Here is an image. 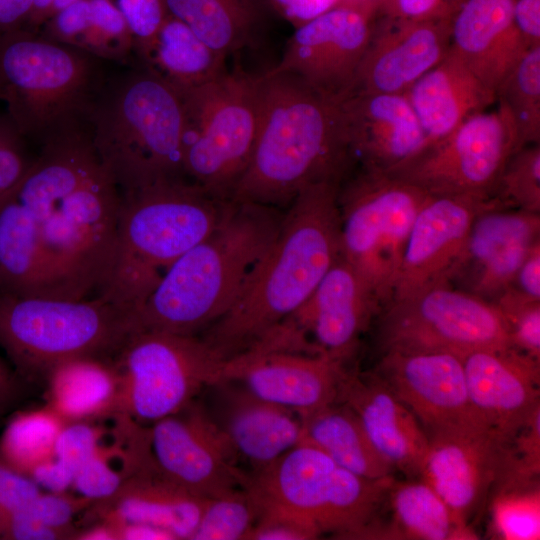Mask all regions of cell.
I'll use <instances>...</instances> for the list:
<instances>
[{
    "label": "cell",
    "mask_w": 540,
    "mask_h": 540,
    "mask_svg": "<svg viewBox=\"0 0 540 540\" xmlns=\"http://www.w3.org/2000/svg\"><path fill=\"white\" fill-rule=\"evenodd\" d=\"M101 59L20 30L0 38V92L26 139L41 145L87 127L108 76Z\"/></svg>",
    "instance_id": "52a82bcc"
},
{
    "label": "cell",
    "mask_w": 540,
    "mask_h": 540,
    "mask_svg": "<svg viewBox=\"0 0 540 540\" xmlns=\"http://www.w3.org/2000/svg\"><path fill=\"white\" fill-rule=\"evenodd\" d=\"M167 12L228 56L253 44L256 14L249 0H164Z\"/></svg>",
    "instance_id": "8d00e7d4"
},
{
    "label": "cell",
    "mask_w": 540,
    "mask_h": 540,
    "mask_svg": "<svg viewBox=\"0 0 540 540\" xmlns=\"http://www.w3.org/2000/svg\"><path fill=\"white\" fill-rule=\"evenodd\" d=\"M1 98H2V95H1V92H0V100H1Z\"/></svg>",
    "instance_id": "03108f58"
},
{
    "label": "cell",
    "mask_w": 540,
    "mask_h": 540,
    "mask_svg": "<svg viewBox=\"0 0 540 540\" xmlns=\"http://www.w3.org/2000/svg\"><path fill=\"white\" fill-rule=\"evenodd\" d=\"M225 59L169 13L149 47L137 57L140 65L178 91L203 85L223 74Z\"/></svg>",
    "instance_id": "836d02e7"
},
{
    "label": "cell",
    "mask_w": 540,
    "mask_h": 540,
    "mask_svg": "<svg viewBox=\"0 0 540 540\" xmlns=\"http://www.w3.org/2000/svg\"><path fill=\"white\" fill-rule=\"evenodd\" d=\"M495 98L511 119L520 147L540 143V45L531 47L498 86Z\"/></svg>",
    "instance_id": "f35d334b"
},
{
    "label": "cell",
    "mask_w": 540,
    "mask_h": 540,
    "mask_svg": "<svg viewBox=\"0 0 540 540\" xmlns=\"http://www.w3.org/2000/svg\"><path fill=\"white\" fill-rule=\"evenodd\" d=\"M499 208L540 213V143L512 154L490 195Z\"/></svg>",
    "instance_id": "60d3db41"
},
{
    "label": "cell",
    "mask_w": 540,
    "mask_h": 540,
    "mask_svg": "<svg viewBox=\"0 0 540 540\" xmlns=\"http://www.w3.org/2000/svg\"><path fill=\"white\" fill-rule=\"evenodd\" d=\"M341 107L354 165L390 172L428 146L404 94L350 93Z\"/></svg>",
    "instance_id": "d4e9b609"
},
{
    "label": "cell",
    "mask_w": 540,
    "mask_h": 540,
    "mask_svg": "<svg viewBox=\"0 0 540 540\" xmlns=\"http://www.w3.org/2000/svg\"><path fill=\"white\" fill-rule=\"evenodd\" d=\"M125 17L135 42V56L155 38L168 15L164 0H113Z\"/></svg>",
    "instance_id": "bcb514c9"
},
{
    "label": "cell",
    "mask_w": 540,
    "mask_h": 540,
    "mask_svg": "<svg viewBox=\"0 0 540 540\" xmlns=\"http://www.w3.org/2000/svg\"><path fill=\"white\" fill-rule=\"evenodd\" d=\"M91 502L81 496L67 495L66 492H48L38 495L23 508L32 518L45 526L70 533L76 537L71 525L74 515Z\"/></svg>",
    "instance_id": "7dc6e473"
},
{
    "label": "cell",
    "mask_w": 540,
    "mask_h": 540,
    "mask_svg": "<svg viewBox=\"0 0 540 540\" xmlns=\"http://www.w3.org/2000/svg\"><path fill=\"white\" fill-rule=\"evenodd\" d=\"M372 17L338 5L300 25L272 72L294 74L326 95L342 99L354 85Z\"/></svg>",
    "instance_id": "ac0fdd59"
},
{
    "label": "cell",
    "mask_w": 540,
    "mask_h": 540,
    "mask_svg": "<svg viewBox=\"0 0 540 540\" xmlns=\"http://www.w3.org/2000/svg\"><path fill=\"white\" fill-rule=\"evenodd\" d=\"M37 485L49 492H66L72 487L75 473L53 456L36 466L29 474Z\"/></svg>",
    "instance_id": "db71d44e"
},
{
    "label": "cell",
    "mask_w": 540,
    "mask_h": 540,
    "mask_svg": "<svg viewBox=\"0 0 540 540\" xmlns=\"http://www.w3.org/2000/svg\"><path fill=\"white\" fill-rule=\"evenodd\" d=\"M113 525V524H112ZM117 539L122 540H175L168 531L142 523L113 525Z\"/></svg>",
    "instance_id": "91938a15"
},
{
    "label": "cell",
    "mask_w": 540,
    "mask_h": 540,
    "mask_svg": "<svg viewBox=\"0 0 540 540\" xmlns=\"http://www.w3.org/2000/svg\"><path fill=\"white\" fill-rule=\"evenodd\" d=\"M381 1L382 0H340L339 3L342 2V4L339 5L354 8L372 17L373 13L380 8Z\"/></svg>",
    "instance_id": "be15d7a7"
},
{
    "label": "cell",
    "mask_w": 540,
    "mask_h": 540,
    "mask_svg": "<svg viewBox=\"0 0 540 540\" xmlns=\"http://www.w3.org/2000/svg\"><path fill=\"white\" fill-rule=\"evenodd\" d=\"M539 362L512 347L476 350L463 357L476 418L506 442L540 409Z\"/></svg>",
    "instance_id": "cb8c5ba5"
},
{
    "label": "cell",
    "mask_w": 540,
    "mask_h": 540,
    "mask_svg": "<svg viewBox=\"0 0 540 540\" xmlns=\"http://www.w3.org/2000/svg\"><path fill=\"white\" fill-rule=\"evenodd\" d=\"M101 431L87 420L65 423L56 440L53 457L76 472L98 451Z\"/></svg>",
    "instance_id": "f6af8a7d"
},
{
    "label": "cell",
    "mask_w": 540,
    "mask_h": 540,
    "mask_svg": "<svg viewBox=\"0 0 540 540\" xmlns=\"http://www.w3.org/2000/svg\"><path fill=\"white\" fill-rule=\"evenodd\" d=\"M113 364L119 376L113 416L149 426L222 381L225 360L199 336L141 331L127 341Z\"/></svg>",
    "instance_id": "7c38bea8"
},
{
    "label": "cell",
    "mask_w": 540,
    "mask_h": 540,
    "mask_svg": "<svg viewBox=\"0 0 540 540\" xmlns=\"http://www.w3.org/2000/svg\"><path fill=\"white\" fill-rule=\"evenodd\" d=\"M340 183L313 184L293 199L232 306L201 332L223 360L248 350L292 316L341 255Z\"/></svg>",
    "instance_id": "7a4b0ae2"
},
{
    "label": "cell",
    "mask_w": 540,
    "mask_h": 540,
    "mask_svg": "<svg viewBox=\"0 0 540 540\" xmlns=\"http://www.w3.org/2000/svg\"><path fill=\"white\" fill-rule=\"evenodd\" d=\"M510 287L528 298L540 300V241L521 263Z\"/></svg>",
    "instance_id": "11a10c76"
},
{
    "label": "cell",
    "mask_w": 540,
    "mask_h": 540,
    "mask_svg": "<svg viewBox=\"0 0 540 540\" xmlns=\"http://www.w3.org/2000/svg\"><path fill=\"white\" fill-rule=\"evenodd\" d=\"M53 0H34L33 9L28 21L27 29L38 32L48 20Z\"/></svg>",
    "instance_id": "94428289"
},
{
    "label": "cell",
    "mask_w": 540,
    "mask_h": 540,
    "mask_svg": "<svg viewBox=\"0 0 540 540\" xmlns=\"http://www.w3.org/2000/svg\"><path fill=\"white\" fill-rule=\"evenodd\" d=\"M26 138L8 114H0V200L11 193L28 172Z\"/></svg>",
    "instance_id": "ee69618b"
},
{
    "label": "cell",
    "mask_w": 540,
    "mask_h": 540,
    "mask_svg": "<svg viewBox=\"0 0 540 540\" xmlns=\"http://www.w3.org/2000/svg\"><path fill=\"white\" fill-rule=\"evenodd\" d=\"M392 477L372 480L336 464L302 441L267 467L249 473L260 507L294 515L339 538H368L379 520Z\"/></svg>",
    "instance_id": "9c48e42d"
},
{
    "label": "cell",
    "mask_w": 540,
    "mask_h": 540,
    "mask_svg": "<svg viewBox=\"0 0 540 540\" xmlns=\"http://www.w3.org/2000/svg\"><path fill=\"white\" fill-rule=\"evenodd\" d=\"M259 76L240 68L180 90L184 111V176L210 194L231 200L254 148Z\"/></svg>",
    "instance_id": "30bf717a"
},
{
    "label": "cell",
    "mask_w": 540,
    "mask_h": 540,
    "mask_svg": "<svg viewBox=\"0 0 540 540\" xmlns=\"http://www.w3.org/2000/svg\"><path fill=\"white\" fill-rule=\"evenodd\" d=\"M387 1H389V0H382V1H381L380 7H381L384 3H386ZM379 9H380V8H379Z\"/></svg>",
    "instance_id": "e7e4bbea"
},
{
    "label": "cell",
    "mask_w": 540,
    "mask_h": 540,
    "mask_svg": "<svg viewBox=\"0 0 540 540\" xmlns=\"http://www.w3.org/2000/svg\"><path fill=\"white\" fill-rule=\"evenodd\" d=\"M28 384L0 357V423L12 416L28 392Z\"/></svg>",
    "instance_id": "f5cc1de1"
},
{
    "label": "cell",
    "mask_w": 540,
    "mask_h": 540,
    "mask_svg": "<svg viewBox=\"0 0 540 540\" xmlns=\"http://www.w3.org/2000/svg\"><path fill=\"white\" fill-rule=\"evenodd\" d=\"M214 385L221 402L219 416L211 415L252 472L267 467L303 441L302 416L297 412L264 400L235 381Z\"/></svg>",
    "instance_id": "4316f807"
},
{
    "label": "cell",
    "mask_w": 540,
    "mask_h": 540,
    "mask_svg": "<svg viewBox=\"0 0 540 540\" xmlns=\"http://www.w3.org/2000/svg\"><path fill=\"white\" fill-rule=\"evenodd\" d=\"M302 422L303 441L342 468L372 480L392 477L395 469L376 451L357 415L344 402L303 415Z\"/></svg>",
    "instance_id": "d6a6232c"
},
{
    "label": "cell",
    "mask_w": 540,
    "mask_h": 540,
    "mask_svg": "<svg viewBox=\"0 0 540 540\" xmlns=\"http://www.w3.org/2000/svg\"><path fill=\"white\" fill-rule=\"evenodd\" d=\"M380 314L382 351H434L464 357L476 350L511 347L495 304L450 284L391 302Z\"/></svg>",
    "instance_id": "4fadbf2b"
},
{
    "label": "cell",
    "mask_w": 540,
    "mask_h": 540,
    "mask_svg": "<svg viewBox=\"0 0 540 540\" xmlns=\"http://www.w3.org/2000/svg\"><path fill=\"white\" fill-rule=\"evenodd\" d=\"M152 465L170 480L203 498L247 486L249 473L229 438L195 400L147 426Z\"/></svg>",
    "instance_id": "9a60e30c"
},
{
    "label": "cell",
    "mask_w": 540,
    "mask_h": 540,
    "mask_svg": "<svg viewBox=\"0 0 540 540\" xmlns=\"http://www.w3.org/2000/svg\"><path fill=\"white\" fill-rule=\"evenodd\" d=\"M286 16L303 25L339 5L340 0H275Z\"/></svg>",
    "instance_id": "680465c9"
},
{
    "label": "cell",
    "mask_w": 540,
    "mask_h": 540,
    "mask_svg": "<svg viewBox=\"0 0 540 540\" xmlns=\"http://www.w3.org/2000/svg\"><path fill=\"white\" fill-rule=\"evenodd\" d=\"M0 441V456L11 467L29 476L51 458L58 435L67 423L49 406L12 414Z\"/></svg>",
    "instance_id": "74e56055"
},
{
    "label": "cell",
    "mask_w": 540,
    "mask_h": 540,
    "mask_svg": "<svg viewBox=\"0 0 540 540\" xmlns=\"http://www.w3.org/2000/svg\"><path fill=\"white\" fill-rule=\"evenodd\" d=\"M385 502L391 520L382 538L450 540L476 538L460 524L437 492L423 479L391 481Z\"/></svg>",
    "instance_id": "e575fe53"
},
{
    "label": "cell",
    "mask_w": 540,
    "mask_h": 540,
    "mask_svg": "<svg viewBox=\"0 0 540 540\" xmlns=\"http://www.w3.org/2000/svg\"><path fill=\"white\" fill-rule=\"evenodd\" d=\"M514 22L529 47L540 45V0H512Z\"/></svg>",
    "instance_id": "9f6ffc18"
},
{
    "label": "cell",
    "mask_w": 540,
    "mask_h": 540,
    "mask_svg": "<svg viewBox=\"0 0 540 540\" xmlns=\"http://www.w3.org/2000/svg\"><path fill=\"white\" fill-rule=\"evenodd\" d=\"M491 206L482 196L430 194L413 222L390 303L448 284L475 217Z\"/></svg>",
    "instance_id": "ffe728a7"
},
{
    "label": "cell",
    "mask_w": 540,
    "mask_h": 540,
    "mask_svg": "<svg viewBox=\"0 0 540 540\" xmlns=\"http://www.w3.org/2000/svg\"><path fill=\"white\" fill-rule=\"evenodd\" d=\"M491 302L506 323L511 347L540 360V300L508 287Z\"/></svg>",
    "instance_id": "7bdbcfd3"
},
{
    "label": "cell",
    "mask_w": 540,
    "mask_h": 540,
    "mask_svg": "<svg viewBox=\"0 0 540 540\" xmlns=\"http://www.w3.org/2000/svg\"><path fill=\"white\" fill-rule=\"evenodd\" d=\"M34 0H0V38L26 30Z\"/></svg>",
    "instance_id": "6f0895ef"
},
{
    "label": "cell",
    "mask_w": 540,
    "mask_h": 540,
    "mask_svg": "<svg viewBox=\"0 0 540 540\" xmlns=\"http://www.w3.org/2000/svg\"><path fill=\"white\" fill-rule=\"evenodd\" d=\"M46 384L47 406L66 422L114 415L119 376L113 361L79 357L54 367Z\"/></svg>",
    "instance_id": "1f68e13d"
},
{
    "label": "cell",
    "mask_w": 540,
    "mask_h": 540,
    "mask_svg": "<svg viewBox=\"0 0 540 540\" xmlns=\"http://www.w3.org/2000/svg\"><path fill=\"white\" fill-rule=\"evenodd\" d=\"M347 370L322 353L256 345L225 361L223 380L303 416L338 401Z\"/></svg>",
    "instance_id": "e0dca14e"
},
{
    "label": "cell",
    "mask_w": 540,
    "mask_h": 540,
    "mask_svg": "<svg viewBox=\"0 0 540 540\" xmlns=\"http://www.w3.org/2000/svg\"><path fill=\"white\" fill-rule=\"evenodd\" d=\"M455 12L420 18L386 16L372 26L350 93L404 94L448 54Z\"/></svg>",
    "instance_id": "d6986e66"
},
{
    "label": "cell",
    "mask_w": 540,
    "mask_h": 540,
    "mask_svg": "<svg viewBox=\"0 0 540 540\" xmlns=\"http://www.w3.org/2000/svg\"><path fill=\"white\" fill-rule=\"evenodd\" d=\"M283 215L231 200L217 227L166 269L138 308V332L198 336L221 318L274 242Z\"/></svg>",
    "instance_id": "277c9868"
},
{
    "label": "cell",
    "mask_w": 540,
    "mask_h": 540,
    "mask_svg": "<svg viewBox=\"0 0 540 540\" xmlns=\"http://www.w3.org/2000/svg\"><path fill=\"white\" fill-rule=\"evenodd\" d=\"M520 148L511 119L497 106L470 116L390 173L431 195L490 199L505 164Z\"/></svg>",
    "instance_id": "5bb4252c"
},
{
    "label": "cell",
    "mask_w": 540,
    "mask_h": 540,
    "mask_svg": "<svg viewBox=\"0 0 540 540\" xmlns=\"http://www.w3.org/2000/svg\"><path fill=\"white\" fill-rule=\"evenodd\" d=\"M338 401L357 415L376 451L408 478H420L428 436L416 416L373 372L348 369Z\"/></svg>",
    "instance_id": "484cf974"
},
{
    "label": "cell",
    "mask_w": 540,
    "mask_h": 540,
    "mask_svg": "<svg viewBox=\"0 0 540 540\" xmlns=\"http://www.w3.org/2000/svg\"><path fill=\"white\" fill-rule=\"evenodd\" d=\"M259 514L247 487L208 498L190 540H247Z\"/></svg>",
    "instance_id": "ab89813d"
},
{
    "label": "cell",
    "mask_w": 540,
    "mask_h": 540,
    "mask_svg": "<svg viewBox=\"0 0 540 540\" xmlns=\"http://www.w3.org/2000/svg\"><path fill=\"white\" fill-rule=\"evenodd\" d=\"M89 123L98 161L120 194L186 179L180 93L148 68L107 77Z\"/></svg>",
    "instance_id": "5b68a950"
},
{
    "label": "cell",
    "mask_w": 540,
    "mask_h": 540,
    "mask_svg": "<svg viewBox=\"0 0 540 540\" xmlns=\"http://www.w3.org/2000/svg\"><path fill=\"white\" fill-rule=\"evenodd\" d=\"M11 193L31 219L47 297L101 295L113 265L121 195L98 161L90 128L42 144Z\"/></svg>",
    "instance_id": "6da1fadb"
},
{
    "label": "cell",
    "mask_w": 540,
    "mask_h": 540,
    "mask_svg": "<svg viewBox=\"0 0 540 540\" xmlns=\"http://www.w3.org/2000/svg\"><path fill=\"white\" fill-rule=\"evenodd\" d=\"M40 493V487L32 478L0 459V523L28 506Z\"/></svg>",
    "instance_id": "681fc988"
},
{
    "label": "cell",
    "mask_w": 540,
    "mask_h": 540,
    "mask_svg": "<svg viewBox=\"0 0 540 540\" xmlns=\"http://www.w3.org/2000/svg\"><path fill=\"white\" fill-rule=\"evenodd\" d=\"M383 307L365 278L341 255L287 321L318 352L347 363Z\"/></svg>",
    "instance_id": "603a6c76"
},
{
    "label": "cell",
    "mask_w": 540,
    "mask_h": 540,
    "mask_svg": "<svg viewBox=\"0 0 540 540\" xmlns=\"http://www.w3.org/2000/svg\"><path fill=\"white\" fill-rule=\"evenodd\" d=\"M0 538L12 540H55L73 538L68 532L50 528L32 518L24 509L0 523Z\"/></svg>",
    "instance_id": "f907efd6"
},
{
    "label": "cell",
    "mask_w": 540,
    "mask_h": 540,
    "mask_svg": "<svg viewBox=\"0 0 540 540\" xmlns=\"http://www.w3.org/2000/svg\"><path fill=\"white\" fill-rule=\"evenodd\" d=\"M0 292L47 297L31 219L12 193L0 200Z\"/></svg>",
    "instance_id": "d590c367"
},
{
    "label": "cell",
    "mask_w": 540,
    "mask_h": 540,
    "mask_svg": "<svg viewBox=\"0 0 540 540\" xmlns=\"http://www.w3.org/2000/svg\"><path fill=\"white\" fill-rule=\"evenodd\" d=\"M404 95L428 145L443 139L467 118L496 102L495 94L451 50Z\"/></svg>",
    "instance_id": "f546056e"
},
{
    "label": "cell",
    "mask_w": 540,
    "mask_h": 540,
    "mask_svg": "<svg viewBox=\"0 0 540 540\" xmlns=\"http://www.w3.org/2000/svg\"><path fill=\"white\" fill-rule=\"evenodd\" d=\"M134 310L104 295L85 299L0 292V347L28 384L79 357L113 361L137 333Z\"/></svg>",
    "instance_id": "ba28073f"
},
{
    "label": "cell",
    "mask_w": 540,
    "mask_h": 540,
    "mask_svg": "<svg viewBox=\"0 0 540 540\" xmlns=\"http://www.w3.org/2000/svg\"><path fill=\"white\" fill-rule=\"evenodd\" d=\"M76 538L85 540H115L117 536L114 526L107 521H103V523L97 526L77 533Z\"/></svg>",
    "instance_id": "6125c7cd"
},
{
    "label": "cell",
    "mask_w": 540,
    "mask_h": 540,
    "mask_svg": "<svg viewBox=\"0 0 540 540\" xmlns=\"http://www.w3.org/2000/svg\"><path fill=\"white\" fill-rule=\"evenodd\" d=\"M374 372L427 432L479 423L469 401L463 357L434 351H382ZM483 425V424H482Z\"/></svg>",
    "instance_id": "44dd1931"
},
{
    "label": "cell",
    "mask_w": 540,
    "mask_h": 540,
    "mask_svg": "<svg viewBox=\"0 0 540 540\" xmlns=\"http://www.w3.org/2000/svg\"><path fill=\"white\" fill-rule=\"evenodd\" d=\"M207 499L149 463L130 475L114 496L96 504L103 519L113 525L149 524L168 531L175 540H190Z\"/></svg>",
    "instance_id": "f1b7e54d"
},
{
    "label": "cell",
    "mask_w": 540,
    "mask_h": 540,
    "mask_svg": "<svg viewBox=\"0 0 540 540\" xmlns=\"http://www.w3.org/2000/svg\"><path fill=\"white\" fill-rule=\"evenodd\" d=\"M530 48L514 22L512 0H464L453 16L450 50L494 94Z\"/></svg>",
    "instance_id": "83f0119b"
},
{
    "label": "cell",
    "mask_w": 540,
    "mask_h": 540,
    "mask_svg": "<svg viewBox=\"0 0 540 540\" xmlns=\"http://www.w3.org/2000/svg\"><path fill=\"white\" fill-rule=\"evenodd\" d=\"M258 83L255 144L231 200L281 209L313 184L341 182L354 166L342 99L286 72L269 70Z\"/></svg>",
    "instance_id": "3957f363"
},
{
    "label": "cell",
    "mask_w": 540,
    "mask_h": 540,
    "mask_svg": "<svg viewBox=\"0 0 540 540\" xmlns=\"http://www.w3.org/2000/svg\"><path fill=\"white\" fill-rule=\"evenodd\" d=\"M429 195L390 172L359 165L339 185L341 256L369 283L383 309L392 299L413 222Z\"/></svg>",
    "instance_id": "8fae6325"
},
{
    "label": "cell",
    "mask_w": 540,
    "mask_h": 540,
    "mask_svg": "<svg viewBox=\"0 0 540 540\" xmlns=\"http://www.w3.org/2000/svg\"><path fill=\"white\" fill-rule=\"evenodd\" d=\"M459 0H389L380 10L387 17L420 18L455 11Z\"/></svg>",
    "instance_id": "816d5d0a"
},
{
    "label": "cell",
    "mask_w": 540,
    "mask_h": 540,
    "mask_svg": "<svg viewBox=\"0 0 540 540\" xmlns=\"http://www.w3.org/2000/svg\"><path fill=\"white\" fill-rule=\"evenodd\" d=\"M427 436L420 478L437 492L457 521L469 527L502 477L508 442L479 423L439 429Z\"/></svg>",
    "instance_id": "2e32d148"
},
{
    "label": "cell",
    "mask_w": 540,
    "mask_h": 540,
    "mask_svg": "<svg viewBox=\"0 0 540 540\" xmlns=\"http://www.w3.org/2000/svg\"><path fill=\"white\" fill-rule=\"evenodd\" d=\"M539 506L536 485L497 490L493 503L495 531L505 539H538Z\"/></svg>",
    "instance_id": "b9f144b4"
},
{
    "label": "cell",
    "mask_w": 540,
    "mask_h": 540,
    "mask_svg": "<svg viewBox=\"0 0 540 540\" xmlns=\"http://www.w3.org/2000/svg\"><path fill=\"white\" fill-rule=\"evenodd\" d=\"M120 195L114 260L101 295L136 312L166 269L217 227L231 200L187 179Z\"/></svg>",
    "instance_id": "8992f818"
},
{
    "label": "cell",
    "mask_w": 540,
    "mask_h": 540,
    "mask_svg": "<svg viewBox=\"0 0 540 540\" xmlns=\"http://www.w3.org/2000/svg\"><path fill=\"white\" fill-rule=\"evenodd\" d=\"M538 241L540 213L488 207L475 217L448 284L492 301Z\"/></svg>",
    "instance_id": "7402d4cb"
},
{
    "label": "cell",
    "mask_w": 540,
    "mask_h": 540,
    "mask_svg": "<svg viewBox=\"0 0 540 540\" xmlns=\"http://www.w3.org/2000/svg\"><path fill=\"white\" fill-rule=\"evenodd\" d=\"M320 536L315 527L294 515L260 507L247 540H311Z\"/></svg>",
    "instance_id": "c3c4849f"
},
{
    "label": "cell",
    "mask_w": 540,
    "mask_h": 540,
    "mask_svg": "<svg viewBox=\"0 0 540 540\" xmlns=\"http://www.w3.org/2000/svg\"><path fill=\"white\" fill-rule=\"evenodd\" d=\"M38 32L101 60L126 64L135 55L133 34L113 0H79L49 18Z\"/></svg>",
    "instance_id": "4dcf8cb0"
}]
</instances>
